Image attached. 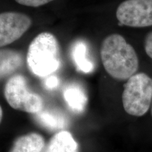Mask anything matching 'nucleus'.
<instances>
[{"label": "nucleus", "mask_w": 152, "mask_h": 152, "mask_svg": "<svg viewBox=\"0 0 152 152\" xmlns=\"http://www.w3.org/2000/svg\"><path fill=\"white\" fill-rule=\"evenodd\" d=\"M100 56L106 73L116 80H126L138 71L140 64L135 50L119 34H111L104 39Z\"/></svg>", "instance_id": "obj_1"}, {"label": "nucleus", "mask_w": 152, "mask_h": 152, "mask_svg": "<svg viewBox=\"0 0 152 152\" xmlns=\"http://www.w3.org/2000/svg\"><path fill=\"white\" fill-rule=\"evenodd\" d=\"M28 69L38 77L52 75L61 65L60 47L56 37L51 33H42L33 39L28 49Z\"/></svg>", "instance_id": "obj_2"}, {"label": "nucleus", "mask_w": 152, "mask_h": 152, "mask_svg": "<svg viewBox=\"0 0 152 152\" xmlns=\"http://www.w3.org/2000/svg\"><path fill=\"white\" fill-rule=\"evenodd\" d=\"M125 112L140 117L147 113L152 103V78L144 73H135L127 80L122 94Z\"/></svg>", "instance_id": "obj_3"}, {"label": "nucleus", "mask_w": 152, "mask_h": 152, "mask_svg": "<svg viewBox=\"0 0 152 152\" xmlns=\"http://www.w3.org/2000/svg\"><path fill=\"white\" fill-rule=\"evenodd\" d=\"M4 94L6 100L13 109L36 114L43 109L40 95L30 91L23 75L14 74L6 83Z\"/></svg>", "instance_id": "obj_4"}, {"label": "nucleus", "mask_w": 152, "mask_h": 152, "mask_svg": "<svg viewBox=\"0 0 152 152\" xmlns=\"http://www.w3.org/2000/svg\"><path fill=\"white\" fill-rule=\"evenodd\" d=\"M116 18L129 27L152 26V0H125L118 7Z\"/></svg>", "instance_id": "obj_5"}, {"label": "nucleus", "mask_w": 152, "mask_h": 152, "mask_svg": "<svg viewBox=\"0 0 152 152\" xmlns=\"http://www.w3.org/2000/svg\"><path fill=\"white\" fill-rule=\"evenodd\" d=\"M32 25L27 15L18 12L0 14V47L10 45L23 35Z\"/></svg>", "instance_id": "obj_6"}, {"label": "nucleus", "mask_w": 152, "mask_h": 152, "mask_svg": "<svg viewBox=\"0 0 152 152\" xmlns=\"http://www.w3.org/2000/svg\"><path fill=\"white\" fill-rule=\"evenodd\" d=\"M23 57L14 49H0V79L14 75L22 67Z\"/></svg>", "instance_id": "obj_7"}, {"label": "nucleus", "mask_w": 152, "mask_h": 152, "mask_svg": "<svg viewBox=\"0 0 152 152\" xmlns=\"http://www.w3.org/2000/svg\"><path fill=\"white\" fill-rule=\"evenodd\" d=\"M43 152H80L77 142L71 132L66 130L56 133Z\"/></svg>", "instance_id": "obj_8"}, {"label": "nucleus", "mask_w": 152, "mask_h": 152, "mask_svg": "<svg viewBox=\"0 0 152 152\" xmlns=\"http://www.w3.org/2000/svg\"><path fill=\"white\" fill-rule=\"evenodd\" d=\"M45 147L43 137L38 133L31 132L17 138L10 152H43Z\"/></svg>", "instance_id": "obj_9"}, {"label": "nucleus", "mask_w": 152, "mask_h": 152, "mask_svg": "<svg viewBox=\"0 0 152 152\" xmlns=\"http://www.w3.org/2000/svg\"><path fill=\"white\" fill-rule=\"evenodd\" d=\"M64 97L70 109L77 113L84 111L87 102L85 91L78 85H72L66 87L64 92Z\"/></svg>", "instance_id": "obj_10"}, {"label": "nucleus", "mask_w": 152, "mask_h": 152, "mask_svg": "<svg viewBox=\"0 0 152 152\" xmlns=\"http://www.w3.org/2000/svg\"><path fill=\"white\" fill-rule=\"evenodd\" d=\"M87 52L86 45L83 42L75 43L72 50V56L77 69L85 73H91L94 68L93 63L87 58Z\"/></svg>", "instance_id": "obj_11"}, {"label": "nucleus", "mask_w": 152, "mask_h": 152, "mask_svg": "<svg viewBox=\"0 0 152 152\" xmlns=\"http://www.w3.org/2000/svg\"><path fill=\"white\" fill-rule=\"evenodd\" d=\"M35 115L38 123L49 130H55L62 129L66 125L65 118L56 112L43 111L42 109Z\"/></svg>", "instance_id": "obj_12"}, {"label": "nucleus", "mask_w": 152, "mask_h": 152, "mask_svg": "<svg viewBox=\"0 0 152 152\" xmlns=\"http://www.w3.org/2000/svg\"><path fill=\"white\" fill-rule=\"evenodd\" d=\"M16 2L23 6L31 7H38L48 4L54 0H15Z\"/></svg>", "instance_id": "obj_13"}, {"label": "nucleus", "mask_w": 152, "mask_h": 152, "mask_svg": "<svg viewBox=\"0 0 152 152\" xmlns=\"http://www.w3.org/2000/svg\"><path fill=\"white\" fill-rule=\"evenodd\" d=\"M144 47L146 54L152 59V31L146 36Z\"/></svg>", "instance_id": "obj_14"}, {"label": "nucleus", "mask_w": 152, "mask_h": 152, "mask_svg": "<svg viewBox=\"0 0 152 152\" xmlns=\"http://www.w3.org/2000/svg\"><path fill=\"white\" fill-rule=\"evenodd\" d=\"M58 85V79L54 75H49L45 80V86L48 90H53L56 88Z\"/></svg>", "instance_id": "obj_15"}, {"label": "nucleus", "mask_w": 152, "mask_h": 152, "mask_svg": "<svg viewBox=\"0 0 152 152\" xmlns=\"http://www.w3.org/2000/svg\"><path fill=\"white\" fill-rule=\"evenodd\" d=\"M3 118V110L1 109V106H0V123L1 122V120H2Z\"/></svg>", "instance_id": "obj_16"}, {"label": "nucleus", "mask_w": 152, "mask_h": 152, "mask_svg": "<svg viewBox=\"0 0 152 152\" xmlns=\"http://www.w3.org/2000/svg\"><path fill=\"white\" fill-rule=\"evenodd\" d=\"M151 115H152V103H151Z\"/></svg>", "instance_id": "obj_17"}]
</instances>
